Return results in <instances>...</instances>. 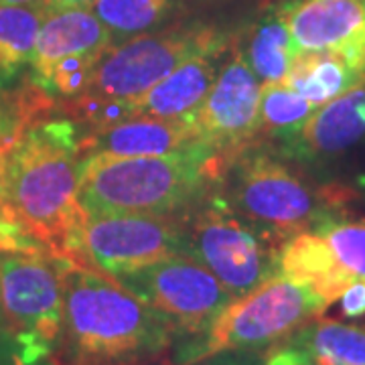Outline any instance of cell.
Returning <instances> with one entry per match:
<instances>
[{
	"label": "cell",
	"instance_id": "cell-1",
	"mask_svg": "<svg viewBox=\"0 0 365 365\" xmlns=\"http://www.w3.org/2000/svg\"><path fill=\"white\" fill-rule=\"evenodd\" d=\"M79 138L71 120L16 126L0 148L2 213L55 258L86 266L78 201Z\"/></svg>",
	"mask_w": 365,
	"mask_h": 365
},
{
	"label": "cell",
	"instance_id": "cell-2",
	"mask_svg": "<svg viewBox=\"0 0 365 365\" xmlns=\"http://www.w3.org/2000/svg\"><path fill=\"white\" fill-rule=\"evenodd\" d=\"M61 365H153L169 355L177 327L100 270L66 262Z\"/></svg>",
	"mask_w": 365,
	"mask_h": 365
},
{
	"label": "cell",
	"instance_id": "cell-3",
	"mask_svg": "<svg viewBox=\"0 0 365 365\" xmlns=\"http://www.w3.org/2000/svg\"><path fill=\"white\" fill-rule=\"evenodd\" d=\"M227 165L203 140L163 157H88L78 201L83 213L179 215L220 187Z\"/></svg>",
	"mask_w": 365,
	"mask_h": 365
},
{
	"label": "cell",
	"instance_id": "cell-4",
	"mask_svg": "<svg viewBox=\"0 0 365 365\" xmlns=\"http://www.w3.org/2000/svg\"><path fill=\"white\" fill-rule=\"evenodd\" d=\"M220 191L244 220L282 237L337 222L353 197L339 185H314L254 144L230 160Z\"/></svg>",
	"mask_w": 365,
	"mask_h": 365
},
{
	"label": "cell",
	"instance_id": "cell-5",
	"mask_svg": "<svg viewBox=\"0 0 365 365\" xmlns=\"http://www.w3.org/2000/svg\"><path fill=\"white\" fill-rule=\"evenodd\" d=\"M185 256L213 274L240 299L278 276V254L287 237L244 220L220 187L181 213Z\"/></svg>",
	"mask_w": 365,
	"mask_h": 365
},
{
	"label": "cell",
	"instance_id": "cell-6",
	"mask_svg": "<svg viewBox=\"0 0 365 365\" xmlns=\"http://www.w3.org/2000/svg\"><path fill=\"white\" fill-rule=\"evenodd\" d=\"M329 307L313 288L278 274L235 299L207 335L181 353V364H197L225 351H266L319 319Z\"/></svg>",
	"mask_w": 365,
	"mask_h": 365
},
{
	"label": "cell",
	"instance_id": "cell-7",
	"mask_svg": "<svg viewBox=\"0 0 365 365\" xmlns=\"http://www.w3.org/2000/svg\"><path fill=\"white\" fill-rule=\"evenodd\" d=\"M66 262L49 252L0 258V304L21 345L16 365H37L61 337Z\"/></svg>",
	"mask_w": 365,
	"mask_h": 365
},
{
	"label": "cell",
	"instance_id": "cell-8",
	"mask_svg": "<svg viewBox=\"0 0 365 365\" xmlns=\"http://www.w3.org/2000/svg\"><path fill=\"white\" fill-rule=\"evenodd\" d=\"M232 41L205 25H177L116 43L100 59L86 93L134 100L199 53L225 51Z\"/></svg>",
	"mask_w": 365,
	"mask_h": 365
},
{
	"label": "cell",
	"instance_id": "cell-9",
	"mask_svg": "<svg viewBox=\"0 0 365 365\" xmlns=\"http://www.w3.org/2000/svg\"><path fill=\"white\" fill-rule=\"evenodd\" d=\"M79 240L86 266L110 278L185 256L181 213H83Z\"/></svg>",
	"mask_w": 365,
	"mask_h": 365
},
{
	"label": "cell",
	"instance_id": "cell-10",
	"mask_svg": "<svg viewBox=\"0 0 365 365\" xmlns=\"http://www.w3.org/2000/svg\"><path fill=\"white\" fill-rule=\"evenodd\" d=\"M134 297L167 314L179 335L205 337L215 319L234 302L227 288L189 256H173L114 278Z\"/></svg>",
	"mask_w": 365,
	"mask_h": 365
},
{
	"label": "cell",
	"instance_id": "cell-11",
	"mask_svg": "<svg viewBox=\"0 0 365 365\" xmlns=\"http://www.w3.org/2000/svg\"><path fill=\"white\" fill-rule=\"evenodd\" d=\"M262 83L242 51L230 45L207 98L193 116L199 140L213 146L227 160L256 143Z\"/></svg>",
	"mask_w": 365,
	"mask_h": 365
},
{
	"label": "cell",
	"instance_id": "cell-12",
	"mask_svg": "<svg viewBox=\"0 0 365 365\" xmlns=\"http://www.w3.org/2000/svg\"><path fill=\"white\" fill-rule=\"evenodd\" d=\"M290 35L300 51H333L365 79V0H284Z\"/></svg>",
	"mask_w": 365,
	"mask_h": 365
},
{
	"label": "cell",
	"instance_id": "cell-13",
	"mask_svg": "<svg viewBox=\"0 0 365 365\" xmlns=\"http://www.w3.org/2000/svg\"><path fill=\"white\" fill-rule=\"evenodd\" d=\"M199 140L193 120H163L153 116L93 128L79 138L81 160L88 157H163Z\"/></svg>",
	"mask_w": 365,
	"mask_h": 365
},
{
	"label": "cell",
	"instance_id": "cell-14",
	"mask_svg": "<svg viewBox=\"0 0 365 365\" xmlns=\"http://www.w3.org/2000/svg\"><path fill=\"white\" fill-rule=\"evenodd\" d=\"M114 47V39L91 9H66L47 13L31 57L35 79L43 90L53 67L71 57L102 59Z\"/></svg>",
	"mask_w": 365,
	"mask_h": 365
},
{
	"label": "cell",
	"instance_id": "cell-15",
	"mask_svg": "<svg viewBox=\"0 0 365 365\" xmlns=\"http://www.w3.org/2000/svg\"><path fill=\"white\" fill-rule=\"evenodd\" d=\"M365 140V86L319 106L300 132L287 140V157L307 160L339 157Z\"/></svg>",
	"mask_w": 365,
	"mask_h": 365
},
{
	"label": "cell",
	"instance_id": "cell-16",
	"mask_svg": "<svg viewBox=\"0 0 365 365\" xmlns=\"http://www.w3.org/2000/svg\"><path fill=\"white\" fill-rule=\"evenodd\" d=\"M230 49V47H227ZM225 49V51H227ZM225 51L199 53L170 71L143 96L130 100L132 116H153L163 120H193L199 106L207 98Z\"/></svg>",
	"mask_w": 365,
	"mask_h": 365
},
{
	"label": "cell",
	"instance_id": "cell-17",
	"mask_svg": "<svg viewBox=\"0 0 365 365\" xmlns=\"http://www.w3.org/2000/svg\"><path fill=\"white\" fill-rule=\"evenodd\" d=\"M278 270L280 276L313 288L329 304L339 300L343 290L355 282V278L337 264L325 237L313 230L288 235L282 242Z\"/></svg>",
	"mask_w": 365,
	"mask_h": 365
},
{
	"label": "cell",
	"instance_id": "cell-18",
	"mask_svg": "<svg viewBox=\"0 0 365 365\" xmlns=\"http://www.w3.org/2000/svg\"><path fill=\"white\" fill-rule=\"evenodd\" d=\"M235 47L242 51L262 86L284 81L300 51L290 35L280 2L268 4V9L246 29L242 39H235Z\"/></svg>",
	"mask_w": 365,
	"mask_h": 365
},
{
	"label": "cell",
	"instance_id": "cell-19",
	"mask_svg": "<svg viewBox=\"0 0 365 365\" xmlns=\"http://www.w3.org/2000/svg\"><path fill=\"white\" fill-rule=\"evenodd\" d=\"M287 341L302 365H365V327L319 317Z\"/></svg>",
	"mask_w": 365,
	"mask_h": 365
},
{
	"label": "cell",
	"instance_id": "cell-20",
	"mask_svg": "<svg viewBox=\"0 0 365 365\" xmlns=\"http://www.w3.org/2000/svg\"><path fill=\"white\" fill-rule=\"evenodd\" d=\"M284 83L319 108L365 86V79L337 53L299 51Z\"/></svg>",
	"mask_w": 365,
	"mask_h": 365
},
{
	"label": "cell",
	"instance_id": "cell-21",
	"mask_svg": "<svg viewBox=\"0 0 365 365\" xmlns=\"http://www.w3.org/2000/svg\"><path fill=\"white\" fill-rule=\"evenodd\" d=\"M314 110L317 106L304 100L292 88H288L284 81L262 86L256 140L258 138H280V140L294 138Z\"/></svg>",
	"mask_w": 365,
	"mask_h": 365
},
{
	"label": "cell",
	"instance_id": "cell-22",
	"mask_svg": "<svg viewBox=\"0 0 365 365\" xmlns=\"http://www.w3.org/2000/svg\"><path fill=\"white\" fill-rule=\"evenodd\" d=\"M45 16H47L45 6L0 4V73L2 76H13L25 63H31Z\"/></svg>",
	"mask_w": 365,
	"mask_h": 365
},
{
	"label": "cell",
	"instance_id": "cell-23",
	"mask_svg": "<svg viewBox=\"0 0 365 365\" xmlns=\"http://www.w3.org/2000/svg\"><path fill=\"white\" fill-rule=\"evenodd\" d=\"M175 0H96L91 6L100 23L110 31L114 45L128 41L167 21Z\"/></svg>",
	"mask_w": 365,
	"mask_h": 365
},
{
	"label": "cell",
	"instance_id": "cell-24",
	"mask_svg": "<svg viewBox=\"0 0 365 365\" xmlns=\"http://www.w3.org/2000/svg\"><path fill=\"white\" fill-rule=\"evenodd\" d=\"M323 235L333 256L355 280H365V222H331L314 230Z\"/></svg>",
	"mask_w": 365,
	"mask_h": 365
},
{
	"label": "cell",
	"instance_id": "cell-25",
	"mask_svg": "<svg viewBox=\"0 0 365 365\" xmlns=\"http://www.w3.org/2000/svg\"><path fill=\"white\" fill-rule=\"evenodd\" d=\"M0 252H26V254H33V252H47L45 248H41L39 244L29 237V235L21 230L19 223H14L13 220H9L6 215L0 213Z\"/></svg>",
	"mask_w": 365,
	"mask_h": 365
},
{
	"label": "cell",
	"instance_id": "cell-26",
	"mask_svg": "<svg viewBox=\"0 0 365 365\" xmlns=\"http://www.w3.org/2000/svg\"><path fill=\"white\" fill-rule=\"evenodd\" d=\"M341 314L347 319H361L365 317V280H355L353 284L343 290L339 297Z\"/></svg>",
	"mask_w": 365,
	"mask_h": 365
},
{
	"label": "cell",
	"instance_id": "cell-27",
	"mask_svg": "<svg viewBox=\"0 0 365 365\" xmlns=\"http://www.w3.org/2000/svg\"><path fill=\"white\" fill-rule=\"evenodd\" d=\"M96 0H47V13L66 9H91Z\"/></svg>",
	"mask_w": 365,
	"mask_h": 365
},
{
	"label": "cell",
	"instance_id": "cell-28",
	"mask_svg": "<svg viewBox=\"0 0 365 365\" xmlns=\"http://www.w3.org/2000/svg\"><path fill=\"white\" fill-rule=\"evenodd\" d=\"M191 365H246L242 364V361H237L234 357H227V355H222L220 353V357L217 355H213V357H207V359H203V361H197V364Z\"/></svg>",
	"mask_w": 365,
	"mask_h": 365
},
{
	"label": "cell",
	"instance_id": "cell-29",
	"mask_svg": "<svg viewBox=\"0 0 365 365\" xmlns=\"http://www.w3.org/2000/svg\"><path fill=\"white\" fill-rule=\"evenodd\" d=\"M0 4H9V6H45L47 9V0H0Z\"/></svg>",
	"mask_w": 365,
	"mask_h": 365
},
{
	"label": "cell",
	"instance_id": "cell-30",
	"mask_svg": "<svg viewBox=\"0 0 365 365\" xmlns=\"http://www.w3.org/2000/svg\"><path fill=\"white\" fill-rule=\"evenodd\" d=\"M11 134H13V124H11V122H4L2 116H0V148L9 143Z\"/></svg>",
	"mask_w": 365,
	"mask_h": 365
},
{
	"label": "cell",
	"instance_id": "cell-31",
	"mask_svg": "<svg viewBox=\"0 0 365 365\" xmlns=\"http://www.w3.org/2000/svg\"><path fill=\"white\" fill-rule=\"evenodd\" d=\"M2 201H4V197H2V173H0V213H2Z\"/></svg>",
	"mask_w": 365,
	"mask_h": 365
}]
</instances>
